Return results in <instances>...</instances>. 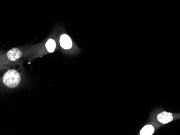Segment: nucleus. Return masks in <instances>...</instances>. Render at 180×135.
Instances as JSON below:
<instances>
[{"mask_svg": "<svg viewBox=\"0 0 180 135\" xmlns=\"http://www.w3.org/2000/svg\"><path fill=\"white\" fill-rule=\"evenodd\" d=\"M23 55V52L18 48H12L7 52L5 57L10 61H15L20 59Z\"/></svg>", "mask_w": 180, "mask_h": 135, "instance_id": "f03ea898", "label": "nucleus"}, {"mask_svg": "<svg viewBox=\"0 0 180 135\" xmlns=\"http://www.w3.org/2000/svg\"><path fill=\"white\" fill-rule=\"evenodd\" d=\"M158 121L163 124L168 123L169 122L172 121L173 116L172 113L167 112H163L159 113L157 116Z\"/></svg>", "mask_w": 180, "mask_h": 135, "instance_id": "20e7f679", "label": "nucleus"}, {"mask_svg": "<svg viewBox=\"0 0 180 135\" xmlns=\"http://www.w3.org/2000/svg\"><path fill=\"white\" fill-rule=\"evenodd\" d=\"M155 131V128L152 124H147L143 127L140 132V134L141 135H153Z\"/></svg>", "mask_w": 180, "mask_h": 135, "instance_id": "423d86ee", "label": "nucleus"}, {"mask_svg": "<svg viewBox=\"0 0 180 135\" xmlns=\"http://www.w3.org/2000/svg\"><path fill=\"white\" fill-rule=\"evenodd\" d=\"M59 44L63 50H68L72 47L73 41L68 35L63 33L59 38Z\"/></svg>", "mask_w": 180, "mask_h": 135, "instance_id": "7ed1b4c3", "label": "nucleus"}, {"mask_svg": "<svg viewBox=\"0 0 180 135\" xmlns=\"http://www.w3.org/2000/svg\"><path fill=\"white\" fill-rule=\"evenodd\" d=\"M21 80L20 73L15 70H8L3 76V82L8 88H15L18 86Z\"/></svg>", "mask_w": 180, "mask_h": 135, "instance_id": "f257e3e1", "label": "nucleus"}, {"mask_svg": "<svg viewBox=\"0 0 180 135\" xmlns=\"http://www.w3.org/2000/svg\"><path fill=\"white\" fill-rule=\"evenodd\" d=\"M57 44L56 41L53 38H49L45 43V47L48 52L52 53L56 49Z\"/></svg>", "mask_w": 180, "mask_h": 135, "instance_id": "39448f33", "label": "nucleus"}]
</instances>
